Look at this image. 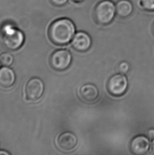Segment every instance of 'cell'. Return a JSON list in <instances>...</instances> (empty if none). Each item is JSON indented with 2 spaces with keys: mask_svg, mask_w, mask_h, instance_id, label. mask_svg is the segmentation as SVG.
<instances>
[{
  "mask_svg": "<svg viewBox=\"0 0 154 155\" xmlns=\"http://www.w3.org/2000/svg\"><path fill=\"white\" fill-rule=\"evenodd\" d=\"M75 27L69 19L56 20L50 25L48 35L50 40L54 44L59 46L67 45L73 38Z\"/></svg>",
  "mask_w": 154,
  "mask_h": 155,
  "instance_id": "1",
  "label": "cell"
},
{
  "mask_svg": "<svg viewBox=\"0 0 154 155\" xmlns=\"http://www.w3.org/2000/svg\"><path fill=\"white\" fill-rule=\"evenodd\" d=\"M2 44L8 51L19 49L24 41V35L14 25L10 22L4 23L1 28Z\"/></svg>",
  "mask_w": 154,
  "mask_h": 155,
  "instance_id": "2",
  "label": "cell"
},
{
  "mask_svg": "<svg viewBox=\"0 0 154 155\" xmlns=\"http://www.w3.org/2000/svg\"><path fill=\"white\" fill-rule=\"evenodd\" d=\"M72 61V55L66 49H60L52 53L50 58V64L53 69L63 71L67 69Z\"/></svg>",
  "mask_w": 154,
  "mask_h": 155,
  "instance_id": "3",
  "label": "cell"
},
{
  "mask_svg": "<svg viewBox=\"0 0 154 155\" xmlns=\"http://www.w3.org/2000/svg\"><path fill=\"white\" fill-rule=\"evenodd\" d=\"M128 85V80L123 74H117L109 80L107 88L109 92L115 97H119L125 93Z\"/></svg>",
  "mask_w": 154,
  "mask_h": 155,
  "instance_id": "4",
  "label": "cell"
},
{
  "mask_svg": "<svg viewBox=\"0 0 154 155\" xmlns=\"http://www.w3.org/2000/svg\"><path fill=\"white\" fill-rule=\"evenodd\" d=\"M44 91V85L43 81L39 78H32L26 85V97L30 101L38 100L43 94Z\"/></svg>",
  "mask_w": 154,
  "mask_h": 155,
  "instance_id": "5",
  "label": "cell"
},
{
  "mask_svg": "<svg viewBox=\"0 0 154 155\" xmlns=\"http://www.w3.org/2000/svg\"><path fill=\"white\" fill-rule=\"evenodd\" d=\"M116 12V7L113 2L105 1L98 5L96 14L99 21L103 23H107L114 18Z\"/></svg>",
  "mask_w": 154,
  "mask_h": 155,
  "instance_id": "6",
  "label": "cell"
},
{
  "mask_svg": "<svg viewBox=\"0 0 154 155\" xmlns=\"http://www.w3.org/2000/svg\"><path fill=\"white\" fill-rule=\"evenodd\" d=\"M78 143V139L75 134L70 132L63 133L57 140V145L60 150L63 152H70L75 148Z\"/></svg>",
  "mask_w": 154,
  "mask_h": 155,
  "instance_id": "7",
  "label": "cell"
},
{
  "mask_svg": "<svg viewBox=\"0 0 154 155\" xmlns=\"http://www.w3.org/2000/svg\"><path fill=\"white\" fill-rule=\"evenodd\" d=\"M150 148V141L147 137L140 135L136 137L131 141L130 149L135 155H144Z\"/></svg>",
  "mask_w": 154,
  "mask_h": 155,
  "instance_id": "8",
  "label": "cell"
},
{
  "mask_svg": "<svg viewBox=\"0 0 154 155\" xmlns=\"http://www.w3.org/2000/svg\"><path fill=\"white\" fill-rule=\"evenodd\" d=\"M73 49L79 52L88 51L91 45V39L87 34L79 32L73 37L71 42Z\"/></svg>",
  "mask_w": 154,
  "mask_h": 155,
  "instance_id": "9",
  "label": "cell"
},
{
  "mask_svg": "<svg viewBox=\"0 0 154 155\" xmlns=\"http://www.w3.org/2000/svg\"><path fill=\"white\" fill-rule=\"evenodd\" d=\"M79 95L83 101L91 102L95 101L99 96V91L95 85L92 84L83 85L79 90Z\"/></svg>",
  "mask_w": 154,
  "mask_h": 155,
  "instance_id": "10",
  "label": "cell"
},
{
  "mask_svg": "<svg viewBox=\"0 0 154 155\" xmlns=\"http://www.w3.org/2000/svg\"><path fill=\"white\" fill-rule=\"evenodd\" d=\"M15 74L12 69L8 67H2L0 69V87L10 88L14 84Z\"/></svg>",
  "mask_w": 154,
  "mask_h": 155,
  "instance_id": "11",
  "label": "cell"
},
{
  "mask_svg": "<svg viewBox=\"0 0 154 155\" xmlns=\"http://www.w3.org/2000/svg\"><path fill=\"white\" fill-rule=\"evenodd\" d=\"M133 7L130 2L126 0L120 1L117 4L116 10L119 15L125 17L131 13Z\"/></svg>",
  "mask_w": 154,
  "mask_h": 155,
  "instance_id": "12",
  "label": "cell"
},
{
  "mask_svg": "<svg viewBox=\"0 0 154 155\" xmlns=\"http://www.w3.org/2000/svg\"><path fill=\"white\" fill-rule=\"evenodd\" d=\"M14 58L8 52H4L0 54V63L4 66L8 67L12 64Z\"/></svg>",
  "mask_w": 154,
  "mask_h": 155,
  "instance_id": "13",
  "label": "cell"
},
{
  "mask_svg": "<svg viewBox=\"0 0 154 155\" xmlns=\"http://www.w3.org/2000/svg\"><path fill=\"white\" fill-rule=\"evenodd\" d=\"M130 65L126 61H123L119 64L118 66V70L120 73L126 74L129 71Z\"/></svg>",
  "mask_w": 154,
  "mask_h": 155,
  "instance_id": "14",
  "label": "cell"
},
{
  "mask_svg": "<svg viewBox=\"0 0 154 155\" xmlns=\"http://www.w3.org/2000/svg\"><path fill=\"white\" fill-rule=\"evenodd\" d=\"M144 6L149 10H154V0H142Z\"/></svg>",
  "mask_w": 154,
  "mask_h": 155,
  "instance_id": "15",
  "label": "cell"
},
{
  "mask_svg": "<svg viewBox=\"0 0 154 155\" xmlns=\"http://www.w3.org/2000/svg\"><path fill=\"white\" fill-rule=\"evenodd\" d=\"M68 0H50L52 4L56 6H62L66 4Z\"/></svg>",
  "mask_w": 154,
  "mask_h": 155,
  "instance_id": "16",
  "label": "cell"
},
{
  "mask_svg": "<svg viewBox=\"0 0 154 155\" xmlns=\"http://www.w3.org/2000/svg\"><path fill=\"white\" fill-rule=\"evenodd\" d=\"M147 136L150 139H154V129H150L147 131Z\"/></svg>",
  "mask_w": 154,
  "mask_h": 155,
  "instance_id": "17",
  "label": "cell"
},
{
  "mask_svg": "<svg viewBox=\"0 0 154 155\" xmlns=\"http://www.w3.org/2000/svg\"><path fill=\"white\" fill-rule=\"evenodd\" d=\"M10 153L5 150H0V155H9Z\"/></svg>",
  "mask_w": 154,
  "mask_h": 155,
  "instance_id": "18",
  "label": "cell"
},
{
  "mask_svg": "<svg viewBox=\"0 0 154 155\" xmlns=\"http://www.w3.org/2000/svg\"><path fill=\"white\" fill-rule=\"evenodd\" d=\"M151 149H152V153H154V139H153L152 142Z\"/></svg>",
  "mask_w": 154,
  "mask_h": 155,
  "instance_id": "19",
  "label": "cell"
},
{
  "mask_svg": "<svg viewBox=\"0 0 154 155\" xmlns=\"http://www.w3.org/2000/svg\"></svg>",
  "mask_w": 154,
  "mask_h": 155,
  "instance_id": "20",
  "label": "cell"
}]
</instances>
